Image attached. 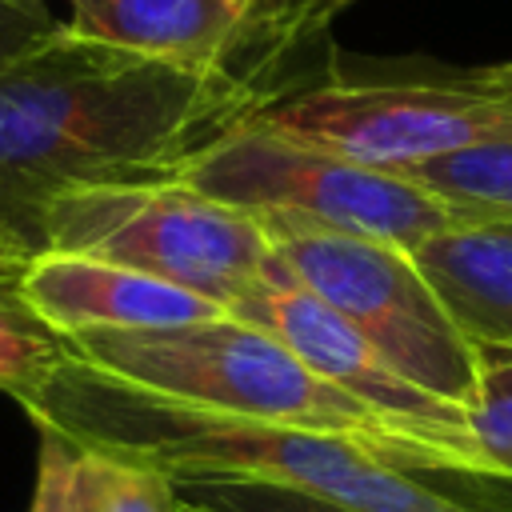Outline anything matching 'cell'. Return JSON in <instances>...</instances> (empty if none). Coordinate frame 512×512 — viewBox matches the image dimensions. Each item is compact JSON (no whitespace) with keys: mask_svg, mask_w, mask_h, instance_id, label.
<instances>
[{"mask_svg":"<svg viewBox=\"0 0 512 512\" xmlns=\"http://www.w3.org/2000/svg\"><path fill=\"white\" fill-rule=\"evenodd\" d=\"M412 256L480 356H512V224L456 220Z\"/></svg>","mask_w":512,"mask_h":512,"instance_id":"obj_11","label":"cell"},{"mask_svg":"<svg viewBox=\"0 0 512 512\" xmlns=\"http://www.w3.org/2000/svg\"><path fill=\"white\" fill-rule=\"evenodd\" d=\"M64 344L72 356L116 380L204 412L408 444L376 424L356 400L312 376L280 340L228 312L180 328L84 332Z\"/></svg>","mask_w":512,"mask_h":512,"instance_id":"obj_3","label":"cell"},{"mask_svg":"<svg viewBox=\"0 0 512 512\" xmlns=\"http://www.w3.org/2000/svg\"><path fill=\"white\" fill-rule=\"evenodd\" d=\"M100 512H176V488L160 472L104 456Z\"/></svg>","mask_w":512,"mask_h":512,"instance_id":"obj_17","label":"cell"},{"mask_svg":"<svg viewBox=\"0 0 512 512\" xmlns=\"http://www.w3.org/2000/svg\"><path fill=\"white\" fill-rule=\"evenodd\" d=\"M180 184L248 212L264 228H324L416 248L460 216L420 184L280 136L236 124L184 164Z\"/></svg>","mask_w":512,"mask_h":512,"instance_id":"obj_4","label":"cell"},{"mask_svg":"<svg viewBox=\"0 0 512 512\" xmlns=\"http://www.w3.org/2000/svg\"><path fill=\"white\" fill-rule=\"evenodd\" d=\"M16 292L64 340L84 332L180 328L224 316V308L200 292L68 252H36L24 264Z\"/></svg>","mask_w":512,"mask_h":512,"instance_id":"obj_10","label":"cell"},{"mask_svg":"<svg viewBox=\"0 0 512 512\" xmlns=\"http://www.w3.org/2000/svg\"><path fill=\"white\" fill-rule=\"evenodd\" d=\"M272 100L244 76L140 56L60 24L0 68V232L36 256L56 196L176 180Z\"/></svg>","mask_w":512,"mask_h":512,"instance_id":"obj_1","label":"cell"},{"mask_svg":"<svg viewBox=\"0 0 512 512\" xmlns=\"http://www.w3.org/2000/svg\"><path fill=\"white\" fill-rule=\"evenodd\" d=\"M40 432L36 452V488L28 512H100L104 456L72 444L52 428Z\"/></svg>","mask_w":512,"mask_h":512,"instance_id":"obj_14","label":"cell"},{"mask_svg":"<svg viewBox=\"0 0 512 512\" xmlns=\"http://www.w3.org/2000/svg\"><path fill=\"white\" fill-rule=\"evenodd\" d=\"M348 4V0H256V8L276 24L284 28L288 36L304 40V44H320L324 32H328V16Z\"/></svg>","mask_w":512,"mask_h":512,"instance_id":"obj_19","label":"cell"},{"mask_svg":"<svg viewBox=\"0 0 512 512\" xmlns=\"http://www.w3.org/2000/svg\"><path fill=\"white\" fill-rule=\"evenodd\" d=\"M256 124L344 160L404 172L512 132V100L464 84L456 72L424 80L324 76L252 116Z\"/></svg>","mask_w":512,"mask_h":512,"instance_id":"obj_7","label":"cell"},{"mask_svg":"<svg viewBox=\"0 0 512 512\" xmlns=\"http://www.w3.org/2000/svg\"><path fill=\"white\" fill-rule=\"evenodd\" d=\"M396 176L432 192L460 220L512 224V132L412 164Z\"/></svg>","mask_w":512,"mask_h":512,"instance_id":"obj_12","label":"cell"},{"mask_svg":"<svg viewBox=\"0 0 512 512\" xmlns=\"http://www.w3.org/2000/svg\"><path fill=\"white\" fill-rule=\"evenodd\" d=\"M228 316L280 340L312 376L356 400L392 436L452 456L460 464H484L476 456L468 416L460 404L440 400L428 388L400 376L348 320H340L328 304H320L292 280L276 276L272 268L228 304Z\"/></svg>","mask_w":512,"mask_h":512,"instance_id":"obj_8","label":"cell"},{"mask_svg":"<svg viewBox=\"0 0 512 512\" xmlns=\"http://www.w3.org/2000/svg\"><path fill=\"white\" fill-rule=\"evenodd\" d=\"M36 428L160 472L168 484L268 480L352 512H512V472L460 464L420 444L312 432L204 412L64 352L24 404Z\"/></svg>","mask_w":512,"mask_h":512,"instance_id":"obj_2","label":"cell"},{"mask_svg":"<svg viewBox=\"0 0 512 512\" xmlns=\"http://www.w3.org/2000/svg\"><path fill=\"white\" fill-rule=\"evenodd\" d=\"M172 488L204 504L208 512H352L336 500L268 480H212V484H172Z\"/></svg>","mask_w":512,"mask_h":512,"instance_id":"obj_16","label":"cell"},{"mask_svg":"<svg viewBox=\"0 0 512 512\" xmlns=\"http://www.w3.org/2000/svg\"><path fill=\"white\" fill-rule=\"evenodd\" d=\"M176 512H208L204 504H196V500H188V496H180L176 492Z\"/></svg>","mask_w":512,"mask_h":512,"instance_id":"obj_21","label":"cell"},{"mask_svg":"<svg viewBox=\"0 0 512 512\" xmlns=\"http://www.w3.org/2000/svg\"><path fill=\"white\" fill-rule=\"evenodd\" d=\"M64 352V336H56L20 300L16 284H0V392H8L24 408Z\"/></svg>","mask_w":512,"mask_h":512,"instance_id":"obj_13","label":"cell"},{"mask_svg":"<svg viewBox=\"0 0 512 512\" xmlns=\"http://www.w3.org/2000/svg\"><path fill=\"white\" fill-rule=\"evenodd\" d=\"M60 24L44 0H0V68L48 40Z\"/></svg>","mask_w":512,"mask_h":512,"instance_id":"obj_18","label":"cell"},{"mask_svg":"<svg viewBox=\"0 0 512 512\" xmlns=\"http://www.w3.org/2000/svg\"><path fill=\"white\" fill-rule=\"evenodd\" d=\"M68 28L140 56L220 68L288 96L292 56L304 40L276 28L256 0H68Z\"/></svg>","mask_w":512,"mask_h":512,"instance_id":"obj_9","label":"cell"},{"mask_svg":"<svg viewBox=\"0 0 512 512\" xmlns=\"http://www.w3.org/2000/svg\"><path fill=\"white\" fill-rule=\"evenodd\" d=\"M28 260H32V252H24L16 240H8V236L0 232V284H16Z\"/></svg>","mask_w":512,"mask_h":512,"instance_id":"obj_20","label":"cell"},{"mask_svg":"<svg viewBox=\"0 0 512 512\" xmlns=\"http://www.w3.org/2000/svg\"><path fill=\"white\" fill-rule=\"evenodd\" d=\"M44 252L108 260L228 304L272 268L260 220L180 180L96 184L44 212Z\"/></svg>","mask_w":512,"mask_h":512,"instance_id":"obj_5","label":"cell"},{"mask_svg":"<svg viewBox=\"0 0 512 512\" xmlns=\"http://www.w3.org/2000/svg\"><path fill=\"white\" fill-rule=\"evenodd\" d=\"M264 232L276 276L312 292L340 320H348L400 376L468 408L484 356L456 328L408 248L324 228Z\"/></svg>","mask_w":512,"mask_h":512,"instance_id":"obj_6","label":"cell"},{"mask_svg":"<svg viewBox=\"0 0 512 512\" xmlns=\"http://www.w3.org/2000/svg\"><path fill=\"white\" fill-rule=\"evenodd\" d=\"M476 456L488 468L512 472V356L484 352L476 392L464 408Z\"/></svg>","mask_w":512,"mask_h":512,"instance_id":"obj_15","label":"cell"}]
</instances>
